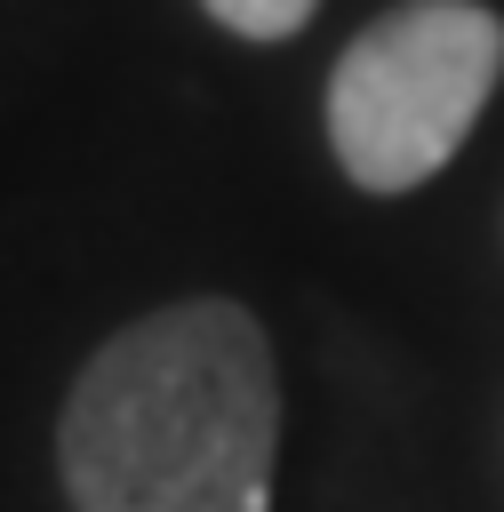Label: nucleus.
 I'll list each match as a JSON object with an SVG mask.
<instances>
[{
	"mask_svg": "<svg viewBox=\"0 0 504 512\" xmlns=\"http://www.w3.org/2000/svg\"><path fill=\"white\" fill-rule=\"evenodd\" d=\"M272 456V344L224 296L120 328L80 368L56 432L72 512H272Z\"/></svg>",
	"mask_w": 504,
	"mask_h": 512,
	"instance_id": "nucleus-1",
	"label": "nucleus"
},
{
	"mask_svg": "<svg viewBox=\"0 0 504 512\" xmlns=\"http://www.w3.org/2000/svg\"><path fill=\"white\" fill-rule=\"evenodd\" d=\"M504 80V24L480 0H408L376 16L328 80V144L360 192H408L456 160L488 88Z\"/></svg>",
	"mask_w": 504,
	"mask_h": 512,
	"instance_id": "nucleus-2",
	"label": "nucleus"
},
{
	"mask_svg": "<svg viewBox=\"0 0 504 512\" xmlns=\"http://www.w3.org/2000/svg\"><path fill=\"white\" fill-rule=\"evenodd\" d=\"M224 32H240V40H288V32H304L312 24V8L320 0H200Z\"/></svg>",
	"mask_w": 504,
	"mask_h": 512,
	"instance_id": "nucleus-3",
	"label": "nucleus"
}]
</instances>
